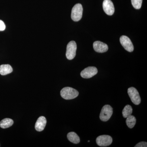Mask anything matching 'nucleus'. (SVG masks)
<instances>
[{
  "label": "nucleus",
  "instance_id": "nucleus-8",
  "mask_svg": "<svg viewBox=\"0 0 147 147\" xmlns=\"http://www.w3.org/2000/svg\"><path fill=\"white\" fill-rule=\"evenodd\" d=\"M98 70L95 67H88L85 68L81 73V76L85 79H89L97 74Z\"/></svg>",
  "mask_w": 147,
  "mask_h": 147
},
{
  "label": "nucleus",
  "instance_id": "nucleus-1",
  "mask_svg": "<svg viewBox=\"0 0 147 147\" xmlns=\"http://www.w3.org/2000/svg\"><path fill=\"white\" fill-rule=\"evenodd\" d=\"M61 97L66 100H70L77 97L79 94V92L76 90L70 87H65L61 91Z\"/></svg>",
  "mask_w": 147,
  "mask_h": 147
},
{
  "label": "nucleus",
  "instance_id": "nucleus-5",
  "mask_svg": "<svg viewBox=\"0 0 147 147\" xmlns=\"http://www.w3.org/2000/svg\"><path fill=\"white\" fill-rule=\"evenodd\" d=\"M127 93L131 101L135 105H138L141 103V99L139 92L135 88L131 87L129 88Z\"/></svg>",
  "mask_w": 147,
  "mask_h": 147
},
{
  "label": "nucleus",
  "instance_id": "nucleus-18",
  "mask_svg": "<svg viewBox=\"0 0 147 147\" xmlns=\"http://www.w3.org/2000/svg\"><path fill=\"white\" fill-rule=\"evenodd\" d=\"M135 147H147V143L146 142H141L137 144Z\"/></svg>",
  "mask_w": 147,
  "mask_h": 147
},
{
  "label": "nucleus",
  "instance_id": "nucleus-11",
  "mask_svg": "<svg viewBox=\"0 0 147 147\" xmlns=\"http://www.w3.org/2000/svg\"><path fill=\"white\" fill-rule=\"evenodd\" d=\"M46 123H47V120L46 118L45 117L41 116L38 118L37 120L35 128L37 131H42L45 128Z\"/></svg>",
  "mask_w": 147,
  "mask_h": 147
},
{
  "label": "nucleus",
  "instance_id": "nucleus-12",
  "mask_svg": "<svg viewBox=\"0 0 147 147\" xmlns=\"http://www.w3.org/2000/svg\"><path fill=\"white\" fill-rule=\"evenodd\" d=\"M13 71V69L9 65H2L0 66V74L6 75L9 74Z\"/></svg>",
  "mask_w": 147,
  "mask_h": 147
},
{
  "label": "nucleus",
  "instance_id": "nucleus-4",
  "mask_svg": "<svg viewBox=\"0 0 147 147\" xmlns=\"http://www.w3.org/2000/svg\"><path fill=\"white\" fill-rule=\"evenodd\" d=\"M77 49V45L76 42L74 41L69 42L67 46L66 57L69 60L73 59L76 55V51Z\"/></svg>",
  "mask_w": 147,
  "mask_h": 147
},
{
  "label": "nucleus",
  "instance_id": "nucleus-13",
  "mask_svg": "<svg viewBox=\"0 0 147 147\" xmlns=\"http://www.w3.org/2000/svg\"><path fill=\"white\" fill-rule=\"evenodd\" d=\"M67 137L68 140L74 144H78L80 142V138L75 132H69L67 134Z\"/></svg>",
  "mask_w": 147,
  "mask_h": 147
},
{
  "label": "nucleus",
  "instance_id": "nucleus-9",
  "mask_svg": "<svg viewBox=\"0 0 147 147\" xmlns=\"http://www.w3.org/2000/svg\"><path fill=\"white\" fill-rule=\"evenodd\" d=\"M102 7L103 10L107 15L111 16L114 14L115 7L111 0H104L102 3Z\"/></svg>",
  "mask_w": 147,
  "mask_h": 147
},
{
  "label": "nucleus",
  "instance_id": "nucleus-19",
  "mask_svg": "<svg viewBox=\"0 0 147 147\" xmlns=\"http://www.w3.org/2000/svg\"><path fill=\"white\" fill-rule=\"evenodd\" d=\"M5 25L2 20H0V31H3L5 29Z\"/></svg>",
  "mask_w": 147,
  "mask_h": 147
},
{
  "label": "nucleus",
  "instance_id": "nucleus-10",
  "mask_svg": "<svg viewBox=\"0 0 147 147\" xmlns=\"http://www.w3.org/2000/svg\"><path fill=\"white\" fill-rule=\"evenodd\" d=\"M93 48L96 52L98 53H105L108 49L107 44L100 41H96L94 42Z\"/></svg>",
  "mask_w": 147,
  "mask_h": 147
},
{
  "label": "nucleus",
  "instance_id": "nucleus-14",
  "mask_svg": "<svg viewBox=\"0 0 147 147\" xmlns=\"http://www.w3.org/2000/svg\"><path fill=\"white\" fill-rule=\"evenodd\" d=\"M13 123V121L11 119L5 118L0 122V127L3 129L7 128L12 126Z\"/></svg>",
  "mask_w": 147,
  "mask_h": 147
},
{
  "label": "nucleus",
  "instance_id": "nucleus-17",
  "mask_svg": "<svg viewBox=\"0 0 147 147\" xmlns=\"http://www.w3.org/2000/svg\"><path fill=\"white\" fill-rule=\"evenodd\" d=\"M143 0H131V4L136 9H139L142 7Z\"/></svg>",
  "mask_w": 147,
  "mask_h": 147
},
{
  "label": "nucleus",
  "instance_id": "nucleus-3",
  "mask_svg": "<svg viewBox=\"0 0 147 147\" xmlns=\"http://www.w3.org/2000/svg\"><path fill=\"white\" fill-rule=\"evenodd\" d=\"M113 114V108L110 105H106L102 107L99 118L102 121H107L110 118Z\"/></svg>",
  "mask_w": 147,
  "mask_h": 147
},
{
  "label": "nucleus",
  "instance_id": "nucleus-15",
  "mask_svg": "<svg viewBox=\"0 0 147 147\" xmlns=\"http://www.w3.org/2000/svg\"><path fill=\"white\" fill-rule=\"evenodd\" d=\"M126 123L129 128H132L136 124V119L134 116H129L126 118Z\"/></svg>",
  "mask_w": 147,
  "mask_h": 147
},
{
  "label": "nucleus",
  "instance_id": "nucleus-7",
  "mask_svg": "<svg viewBox=\"0 0 147 147\" xmlns=\"http://www.w3.org/2000/svg\"><path fill=\"white\" fill-rule=\"evenodd\" d=\"M120 41L123 47L129 52H133L134 46L130 39L125 36H122L120 38Z\"/></svg>",
  "mask_w": 147,
  "mask_h": 147
},
{
  "label": "nucleus",
  "instance_id": "nucleus-16",
  "mask_svg": "<svg viewBox=\"0 0 147 147\" xmlns=\"http://www.w3.org/2000/svg\"><path fill=\"white\" fill-rule=\"evenodd\" d=\"M132 111H133V110H132V108L131 105H126L123 110V116L124 118H126L129 116L131 115Z\"/></svg>",
  "mask_w": 147,
  "mask_h": 147
},
{
  "label": "nucleus",
  "instance_id": "nucleus-6",
  "mask_svg": "<svg viewBox=\"0 0 147 147\" xmlns=\"http://www.w3.org/2000/svg\"><path fill=\"white\" fill-rule=\"evenodd\" d=\"M113 142L112 137L107 135H102L98 136L96 138V144L99 146L106 147L110 146Z\"/></svg>",
  "mask_w": 147,
  "mask_h": 147
},
{
  "label": "nucleus",
  "instance_id": "nucleus-2",
  "mask_svg": "<svg viewBox=\"0 0 147 147\" xmlns=\"http://www.w3.org/2000/svg\"><path fill=\"white\" fill-rule=\"evenodd\" d=\"M83 8L81 4L78 3L73 7L71 10V18L74 21H79L82 19Z\"/></svg>",
  "mask_w": 147,
  "mask_h": 147
}]
</instances>
